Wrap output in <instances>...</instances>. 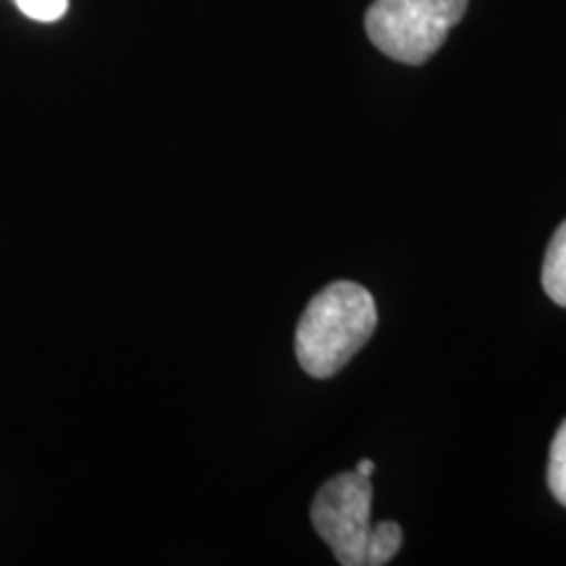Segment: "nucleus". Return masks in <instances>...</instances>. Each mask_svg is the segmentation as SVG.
Segmentation results:
<instances>
[{"mask_svg":"<svg viewBox=\"0 0 566 566\" xmlns=\"http://www.w3.org/2000/svg\"><path fill=\"white\" fill-rule=\"evenodd\" d=\"M543 289L558 307H566V221L551 239L543 260Z\"/></svg>","mask_w":566,"mask_h":566,"instance_id":"nucleus-4","label":"nucleus"},{"mask_svg":"<svg viewBox=\"0 0 566 566\" xmlns=\"http://www.w3.org/2000/svg\"><path fill=\"white\" fill-rule=\"evenodd\" d=\"M470 0H375L365 17L367 38L388 59L420 66L438 53Z\"/></svg>","mask_w":566,"mask_h":566,"instance_id":"nucleus-2","label":"nucleus"},{"mask_svg":"<svg viewBox=\"0 0 566 566\" xmlns=\"http://www.w3.org/2000/svg\"><path fill=\"white\" fill-rule=\"evenodd\" d=\"M548 488L558 504L566 506V420L556 430L548 457Z\"/></svg>","mask_w":566,"mask_h":566,"instance_id":"nucleus-6","label":"nucleus"},{"mask_svg":"<svg viewBox=\"0 0 566 566\" xmlns=\"http://www.w3.org/2000/svg\"><path fill=\"white\" fill-rule=\"evenodd\" d=\"M373 485L359 472H338L313 501V527L325 546L334 551L342 566H365L367 535H370Z\"/></svg>","mask_w":566,"mask_h":566,"instance_id":"nucleus-3","label":"nucleus"},{"mask_svg":"<svg viewBox=\"0 0 566 566\" xmlns=\"http://www.w3.org/2000/svg\"><path fill=\"white\" fill-rule=\"evenodd\" d=\"M354 472H359V475H365V478H373L375 462L373 459H363V462H357V467H354Z\"/></svg>","mask_w":566,"mask_h":566,"instance_id":"nucleus-8","label":"nucleus"},{"mask_svg":"<svg viewBox=\"0 0 566 566\" xmlns=\"http://www.w3.org/2000/svg\"><path fill=\"white\" fill-rule=\"evenodd\" d=\"M378 310L367 289L352 281L325 286L307 304L296 325L294 349L302 370L313 378H331L370 342Z\"/></svg>","mask_w":566,"mask_h":566,"instance_id":"nucleus-1","label":"nucleus"},{"mask_svg":"<svg viewBox=\"0 0 566 566\" xmlns=\"http://www.w3.org/2000/svg\"><path fill=\"white\" fill-rule=\"evenodd\" d=\"M17 9L24 13L27 19L42 21V24H51L66 17L69 0H13Z\"/></svg>","mask_w":566,"mask_h":566,"instance_id":"nucleus-7","label":"nucleus"},{"mask_svg":"<svg viewBox=\"0 0 566 566\" xmlns=\"http://www.w3.org/2000/svg\"><path fill=\"white\" fill-rule=\"evenodd\" d=\"M401 543H405V533H401L396 522H380V525L370 527L365 548V566H386L399 554Z\"/></svg>","mask_w":566,"mask_h":566,"instance_id":"nucleus-5","label":"nucleus"}]
</instances>
